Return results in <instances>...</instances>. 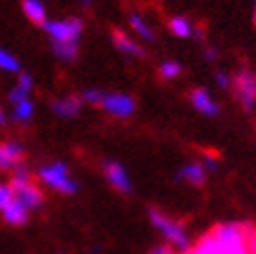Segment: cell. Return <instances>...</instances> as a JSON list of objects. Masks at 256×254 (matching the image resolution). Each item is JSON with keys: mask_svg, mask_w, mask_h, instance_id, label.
I'll return each instance as SVG.
<instances>
[{"mask_svg": "<svg viewBox=\"0 0 256 254\" xmlns=\"http://www.w3.org/2000/svg\"><path fill=\"white\" fill-rule=\"evenodd\" d=\"M82 110V100L75 98V96H69V98H60V100H54L52 102V112L58 117H75L78 112Z\"/></svg>", "mask_w": 256, "mask_h": 254, "instance_id": "obj_13", "label": "cell"}, {"mask_svg": "<svg viewBox=\"0 0 256 254\" xmlns=\"http://www.w3.org/2000/svg\"><path fill=\"white\" fill-rule=\"evenodd\" d=\"M38 177H40L48 188L56 190L60 194H75L78 192V184H75V180L69 175V169L62 162L46 164V167H42L38 171Z\"/></svg>", "mask_w": 256, "mask_h": 254, "instance_id": "obj_4", "label": "cell"}, {"mask_svg": "<svg viewBox=\"0 0 256 254\" xmlns=\"http://www.w3.org/2000/svg\"><path fill=\"white\" fill-rule=\"evenodd\" d=\"M8 188H10V192L15 194V198H17L28 210H36V208L42 206L44 194L40 192V188L34 184L30 171L25 169V167L15 169V173H12V177H10Z\"/></svg>", "mask_w": 256, "mask_h": 254, "instance_id": "obj_3", "label": "cell"}, {"mask_svg": "<svg viewBox=\"0 0 256 254\" xmlns=\"http://www.w3.org/2000/svg\"><path fill=\"white\" fill-rule=\"evenodd\" d=\"M236 92H238V98L242 100L244 108H252L254 102H256V75L250 73V71H242L236 75Z\"/></svg>", "mask_w": 256, "mask_h": 254, "instance_id": "obj_7", "label": "cell"}, {"mask_svg": "<svg viewBox=\"0 0 256 254\" xmlns=\"http://www.w3.org/2000/svg\"><path fill=\"white\" fill-rule=\"evenodd\" d=\"M206 58H208V60H214V58H216V50H214V48H208V50H206Z\"/></svg>", "mask_w": 256, "mask_h": 254, "instance_id": "obj_28", "label": "cell"}, {"mask_svg": "<svg viewBox=\"0 0 256 254\" xmlns=\"http://www.w3.org/2000/svg\"><path fill=\"white\" fill-rule=\"evenodd\" d=\"M0 69H4V71H19V60L8 54L6 50L0 48Z\"/></svg>", "mask_w": 256, "mask_h": 254, "instance_id": "obj_21", "label": "cell"}, {"mask_svg": "<svg viewBox=\"0 0 256 254\" xmlns=\"http://www.w3.org/2000/svg\"><path fill=\"white\" fill-rule=\"evenodd\" d=\"M177 180H186L192 186H202L206 180V169H204L202 162H190L177 173Z\"/></svg>", "mask_w": 256, "mask_h": 254, "instance_id": "obj_12", "label": "cell"}, {"mask_svg": "<svg viewBox=\"0 0 256 254\" xmlns=\"http://www.w3.org/2000/svg\"><path fill=\"white\" fill-rule=\"evenodd\" d=\"M179 73H182V65L175 62V60H167V62H162L160 65V75L164 80H173V78H177Z\"/></svg>", "mask_w": 256, "mask_h": 254, "instance_id": "obj_22", "label": "cell"}, {"mask_svg": "<svg viewBox=\"0 0 256 254\" xmlns=\"http://www.w3.org/2000/svg\"><path fill=\"white\" fill-rule=\"evenodd\" d=\"M23 10L36 25H46V8L40 0H23Z\"/></svg>", "mask_w": 256, "mask_h": 254, "instance_id": "obj_16", "label": "cell"}, {"mask_svg": "<svg viewBox=\"0 0 256 254\" xmlns=\"http://www.w3.org/2000/svg\"><path fill=\"white\" fill-rule=\"evenodd\" d=\"M4 123V115H2V108H0V125Z\"/></svg>", "mask_w": 256, "mask_h": 254, "instance_id": "obj_29", "label": "cell"}, {"mask_svg": "<svg viewBox=\"0 0 256 254\" xmlns=\"http://www.w3.org/2000/svg\"><path fill=\"white\" fill-rule=\"evenodd\" d=\"M221 254H254L256 227L250 223H221L212 230Z\"/></svg>", "mask_w": 256, "mask_h": 254, "instance_id": "obj_1", "label": "cell"}, {"mask_svg": "<svg viewBox=\"0 0 256 254\" xmlns=\"http://www.w3.org/2000/svg\"><path fill=\"white\" fill-rule=\"evenodd\" d=\"M192 104L196 106V110L204 112V115H208V117H214L216 112H219L216 102L210 98V94L206 90H202V88H198V90L192 92Z\"/></svg>", "mask_w": 256, "mask_h": 254, "instance_id": "obj_11", "label": "cell"}, {"mask_svg": "<svg viewBox=\"0 0 256 254\" xmlns=\"http://www.w3.org/2000/svg\"><path fill=\"white\" fill-rule=\"evenodd\" d=\"M148 217H150V223L154 225V230H158L160 236L167 240L169 248H175V252H188L190 250V246H192L190 236L186 232V227L179 221L171 219L169 214H164L156 208H150Z\"/></svg>", "mask_w": 256, "mask_h": 254, "instance_id": "obj_2", "label": "cell"}, {"mask_svg": "<svg viewBox=\"0 0 256 254\" xmlns=\"http://www.w3.org/2000/svg\"><path fill=\"white\" fill-rule=\"evenodd\" d=\"M104 96H106V94H102L100 90H86L82 98L86 100V102H92V104H102V100H104Z\"/></svg>", "mask_w": 256, "mask_h": 254, "instance_id": "obj_23", "label": "cell"}, {"mask_svg": "<svg viewBox=\"0 0 256 254\" xmlns=\"http://www.w3.org/2000/svg\"><path fill=\"white\" fill-rule=\"evenodd\" d=\"M102 106L114 117H130L136 110L134 98L127 96V94H108V96H104V100H102Z\"/></svg>", "mask_w": 256, "mask_h": 254, "instance_id": "obj_8", "label": "cell"}, {"mask_svg": "<svg viewBox=\"0 0 256 254\" xmlns=\"http://www.w3.org/2000/svg\"><path fill=\"white\" fill-rule=\"evenodd\" d=\"M44 30L50 34L52 42L58 44H78L80 36L84 32V23L80 19H67V21H46Z\"/></svg>", "mask_w": 256, "mask_h": 254, "instance_id": "obj_5", "label": "cell"}, {"mask_svg": "<svg viewBox=\"0 0 256 254\" xmlns=\"http://www.w3.org/2000/svg\"><path fill=\"white\" fill-rule=\"evenodd\" d=\"M214 80H216V84H219L221 88H227V86H229V78H227L225 73H216Z\"/></svg>", "mask_w": 256, "mask_h": 254, "instance_id": "obj_27", "label": "cell"}, {"mask_svg": "<svg viewBox=\"0 0 256 254\" xmlns=\"http://www.w3.org/2000/svg\"><path fill=\"white\" fill-rule=\"evenodd\" d=\"M23 148L17 142H0V169L15 171L21 167Z\"/></svg>", "mask_w": 256, "mask_h": 254, "instance_id": "obj_10", "label": "cell"}, {"mask_svg": "<svg viewBox=\"0 0 256 254\" xmlns=\"http://www.w3.org/2000/svg\"><path fill=\"white\" fill-rule=\"evenodd\" d=\"M32 86H34V82H32L30 75H28V73H21V75H19V88H21V90H25V92L30 94Z\"/></svg>", "mask_w": 256, "mask_h": 254, "instance_id": "obj_25", "label": "cell"}, {"mask_svg": "<svg viewBox=\"0 0 256 254\" xmlns=\"http://www.w3.org/2000/svg\"><path fill=\"white\" fill-rule=\"evenodd\" d=\"M12 117L17 121H30L34 117V102L30 98L21 100L19 104H15V112H12Z\"/></svg>", "mask_w": 256, "mask_h": 254, "instance_id": "obj_17", "label": "cell"}, {"mask_svg": "<svg viewBox=\"0 0 256 254\" xmlns=\"http://www.w3.org/2000/svg\"><path fill=\"white\" fill-rule=\"evenodd\" d=\"M0 212L10 225H23L30 217V210L21 204L15 194L10 192V188L4 184H0Z\"/></svg>", "mask_w": 256, "mask_h": 254, "instance_id": "obj_6", "label": "cell"}, {"mask_svg": "<svg viewBox=\"0 0 256 254\" xmlns=\"http://www.w3.org/2000/svg\"><path fill=\"white\" fill-rule=\"evenodd\" d=\"M25 98H28V92L21 90L19 86L15 88V90H10V94H8V100H10V102H15V104H19L21 100H25Z\"/></svg>", "mask_w": 256, "mask_h": 254, "instance_id": "obj_24", "label": "cell"}, {"mask_svg": "<svg viewBox=\"0 0 256 254\" xmlns=\"http://www.w3.org/2000/svg\"><path fill=\"white\" fill-rule=\"evenodd\" d=\"M104 175L108 184L117 190V192H123V194H130L132 192V180L127 171L123 169V164L114 162V160H106L104 162Z\"/></svg>", "mask_w": 256, "mask_h": 254, "instance_id": "obj_9", "label": "cell"}, {"mask_svg": "<svg viewBox=\"0 0 256 254\" xmlns=\"http://www.w3.org/2000/svg\"><path fill=\"white\" fill-rule=\"evenodd\" d=\"M150 254H179V252H175V250L169 248V246H156Z\"/></svg>", "mask_w": 256, "mask_h": 254, "instance_id": "obj_26", "label": "cell"}, {"mask_svg": "<svg viewBox=\"0 0 256 254\" xmlns=\"http://www.w3.org/2000/svg\"><path fill=\"white\" fill-rule=\"evenodd\" d=\"M86 2H90V0H86Z\"/></svg>", "mask_w": 256, "mask_h": 254, "instance_id": "obj_32", "label": "cell"}, {"mask_svg": "<svg viewBox=\"0 0 256 254\" xmlns=\"http://www.w3.org/2000/svg\"><path fill=\"white\" fill-rule=\"evenodd\" d=\"M169 28H171V32H173L175 36H179V38L192 36V25H190V21H188L186 17H173L171 23H169Z\"/></svg>", "mask_w": 256, "mask_h": 254, "instance_id": "obj_18", "label": "cell"}, {"mask_svg": "<svg viewBox=\"0 0 256 254\" xmlns=\"http://www.w3.org/2000/svg\"><path fill=\"white\" fill-rule=\"evenodd\" d=\"M254 25H256V6H254Z\"/></svg>", "mask_w": 256, "mask_h": 254, "instance_id": "obj_30", "label": "cell"}, {"mask_svg": "<svg viewBox=\"0 0 256 254\" xmlns=\"http://www.w3.org/2000/svg\"><path fill=\"white\" fill-rule=\"evenodd\" d=\"M254 254H256V246H254Z\"/></svg>", "mask_w": 256, "mask_h": 254, "instance_id": "obj_31", "label": "cell"}, {"mask_svg": "<svg viewBox=\"0 0 256 254\" xmlns=\"http://www.w3.org/2000/svg\"><path fill=\"white\" fill-rule=\"evenodd\" d=\"M52 48L58 58L62 60H73L78 56V44H58V42H52Z\"/></svg>", "mask_w": 256, "mask_h": 254, "instance_id": "obj_19", "label": "cell"}, {"mask_svg": "<svg viewBox=\"0 0 256 254\" xmlns=\"http://www.w3.org/2000/svg\"><path fill=\"white\" fill-rule=\"evenodd\" d=\"M130 23H132V28H134L136 34H140L142 38H146V40H154V34H152V30L144 23V19L140 17V15H136V12H134L132 19H130Z\"/></svg>", "mask_w": 256, "mask_h": 254, "instance_id": "obj_20", "label": "cell"}, {"mask_svg": "<svg viewBox=\"0 0 256 254\" xmlns=\"http://www.w3.org/2000/svg\"><path fill=\"white\" fill-rule=\"evenodd\" d=\"M186 254H221V246L216 242V238L212 236V232H208L206 236H202L196 244H192Z\"/></svg>", "mask_w": 256, "mask_h": 254, "instance_id": "obj_14", "label": "cell"}, {"mask_svg": "<svg viewBox=\"0 0 256 254\" xmlns=\"http://www.w3.org/2000/svg\"><path fill=\"white\" fill-rule=\"evenodd\" d=\"M112 42H114V46H117V50H121V52L136 54V56H142L144 54V50L140 48L125 32H112Z\"/></svg>", "mask_w": 256, "mask_h": 254, "instance_id": "obj_15", "label": "cell"}]
</instances>
